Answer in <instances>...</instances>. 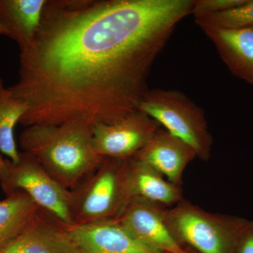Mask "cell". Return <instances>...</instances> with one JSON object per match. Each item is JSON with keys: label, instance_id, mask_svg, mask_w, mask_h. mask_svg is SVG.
I'll return each instance as SVG.
<instances>
[{"label": "cell", "instance_id": "1", "mask_svg": "<svg viewBox=\"0 0 253 253\" xmlns=\"http://www.w3.org/2000/svg\"><path fill=\"white\" fill-rule=\"evenodd\" d=\"M194 0H46L39 31L20 50L25 126L111 123L139 111L158 55Z\"/></svg>", "mask_w": 253, "mask_h": 253}, {"label": "cell", "instance_id": "2", "mask_svg": "<svg viewBox=\"0 0 253 253\" xmlns=\"http://www.w3.org/2000/svg\"><path fill=\"white\" fill-rule=\"evenodd\" d=\"M93 126L73 121L26 126L20 134V147L65 189L72 191L105 159L93 147Z\"/></svg>", "mask_w": 253, "mask_h": 253}, {"label": "cell", "instance_id": "3", "mask_svg": "<svg viewBox=\"0 0 253 253\" xmlns=\"http://www.w3.org/2000/svg\"><path fill=\"white\" fill-rule=\"evenodd\" d=\"M163 219L176 241L199 253H234L249 220L230 214L212 213L183 199L164 208Z\"/></svg>", "mask_w": 253, "mask_h": 253}, {"label": "cell", "instance_id": "4", "mask_svg": "<svg viewBox=\"0 0 253 253\" xmlns=\"http://www.w3.org/2000/svg\"><path fill=\"white\" fill-rule=\"evenodd\" d=\"M126 161L105 158L95 172L71 191L72 225L117 219L130 202L125 187Z\"/></svg>", "mask_w": 253, "mask_h": 253}, {"label": "cell", "instance_id": "5", "mask_svg": "<svg viewBox=\"0 0 253 253\" xmlns=\"http://www.w3.org/2000/svg\"><path fill=\"white\" fill-rule=\"evenodd\" d=\"M139 110L189 144L196 158L204 162L209 161L213 139L204 110L184 93L174 89H149Z\"/></svg>", "mask_w": 253, "mask_h": 253}, {"label": "cell", "instance_id": "6", "mask_svg": "<svg viewBox=\"0 0 253 253\" xmlns=\"http://www.w3.org/2000/svg\"><path fill=\"white\" fill-rule=\"evenodd\" d=\"M9 179L4 194L24 191L37 206L66 225H72L71 191L65 189L46 172L36 158L22 152L17 163L8 159Z\"/></svg>", "mask_w": 253, "mask_h": 253}, {"label": "cell", "instance_id": "7", "mask_svg": "<svg viewBox=\"0 0 253 253\" xmlns=\"http://www.w3.org/2000/svg\"><path fill=\"white\" fill-rule=\"evenodd\" d=\"M161 126L146 113L136 111L111 123L93 126V147L104 158L131 159Z\"/></svg>", "mask_w": 253, "mask_h": 253}, {"label": "cell", "instance_id": "8", "mask_svg": "<svg viewBox=\"0 0 253 253\" xmlns=\"http://www.w3.org/2000/svg\"><path fill=\"white\" fill-rule=\"evenodd\" d=\"M65 228L74 253H166L141 243L116 219Z\"/></svg>", "mask_w": 253, "mask_h": 253}, {"label": "cell", "instance_id": "9", "mask_svg": "<svg viewBox=\"0 0 253 253\" xmlns=\"http://www.w3.org/2000/svg\"><path fill=\"white\" fill-rule=\"evenodd\" d=\"M163 208L144 200L133 199L116 219L134 238L152 249L166 253H191L168 229Z\"/></svg>", "mask_w": 253, "mask_h": 253}, {"label": "cell", "instance_id": "10", "mask_svg": "<svg viewBox=\"0 0 253 253\" xmlns=\"http://www.w3.org/2000/svg\"><path fill=\"white\" fill-rule=\"evenodd\" d=\"M195 158L196 153L189 144L162 127L134 157L179 187L182 185L184 170Z\"/></svg>", "mask_w": 253, "mask_h": 253}, {"label": "cell", "instance_id": "11", "mask_svg": "<svg viewBox=\"0 0 253 253\" xmlns=\"http://www.w3.org/2000/svg\"><path fill=\"white\" fill-rule=\"evenodd\" d=\"M0 253H74L65 224L39 210L26 229Z\"/></svg>", "mask_w": 253, "mask_h": 253}, {"label": "cell", "instance_id": "12", "mask_svg": "<svg viewBox=\"0 0 253 253\" xmlns=\"http://www.w3.org/2000/svg\"><path fill=\"white\" fill-rule=\"evenodd\" d=\"M125 187L129 201L141 199L164 208H171L184 199L181 187L174 185L142 161H126Z\"/></svg>", "mask_w": 253, "mask_h": 253}, {"label": "cell", "instance_id": "13", "mask_svg": "<svg viewBox=\"0 0 253 253\" xmlns=\"http://www.w3.org/2000/svg\"><path fill=\"white\" fill-rule=\"evenodd\" d=\"M201 28L231 74L253 86V27Z\"/></svg>", "mask_w": 253, "mask_h": 253}, {"label": "cell", "instance_id": "14", "mask_svg": "<svg viewBox=\"0 0 253 253\" xmlns=\"http://www.w3.org/2000/svg\"><path fill=\"white\" fill-rule=\"evenodd\" d=\"M46 0H0V23L19 49L33 42L41 27Z\"/></svg>", "mask_w": 253, "mask_h": 253}, {"label": "cell", "instance_id": "15", "mask_svg": "<svg viewBox=\"0 0 253 253\" xmlns=\"http://www.w3.org/2000/svg\"><path fill=\"white\" fill-rule=\"evenodd\" d=\"M40 209L22 191L0 201V251L26 229Z\"/></svg>", "mask_w": 253, "mask_h": 253}, {"label": "cell", "instance_id": "16", "mask_svg": "<svg viewBox=\"0 0 253 253\" xmlns=\"http://www.w3.org/2000/svg\"><path fill=\"white\" fill-rule=\"evenodd\" d=\"M28 109V105L15 98L0 77V152L12 163H17L21 155L14 139V128Z\"/></svg>", "mask_w": 253, "mask_h": 253}, {"label": "cell", "instance_id": "17", "mask_svg": "<svg viewBox=\"0 0 253 253\" xmlns=\"http://www.w3.org/2000/svg\"><path fill=\"white\" fill-rule=\"evenodd\" d=\"M194 19L200 28L239 29L253 27V0H246L242 4L232 9Z\"/></svg>", "mask_w": 253, "mask_h": 253}, {"label": "cell", "instance_id": "18", "mask_svg": "<svg viewBox=\"0 0 253 253\" xmlns=\"http://www.w3.org/2000/svg\"><path fill=\"white\" fill-rule=\"evenodd\" d=\"M246 0H194L192 14L194 18L216 14L242 4Z\"/></svg>", "mask_w": 253, "mask_h": 253}, {"label": "cell", "instance_id": "19", "mask_svg": "<svg viewBox=\"0 0 253 253\" xmlns=\"http://www.w3.org/2000/svg\"><path fill=\"white\" fill-rule=\"evenodd\" d=\"M234 253H253V220H249L245 228Z\"/></svg>", "mask_w": 253, "mask_h": 253}, {"label": "cell", "instance_id": "20", "mask_svg": "<svg viewBox=\"0 0 253 253\" xmlns=\"http://www.w3.org/2000/svg\"><path fill=\"white\" fill-rule=\"evenodd\" d=\"M9 166H8V159H4L0 152V185L3 191L6 189L9 179Z\"/></svg>", "mask_w": 253, "mask_h": 253}, {"label": "cell", "instance_id": "21", "mask_svg": "<svg viewBox=\"0 0 253 253\" xmlns=\"http://www.w3.org/2000/svg\"><path fill=\"white\" fill-rule=\"evenodd\" d=\"M0 36L8 37L7 31H6V29H5L4 26L1 24V23H0Z\"/></svg>", "mask_w": 253, "mask_h": 253}]
</instances>
